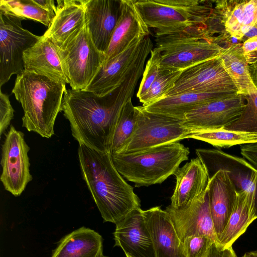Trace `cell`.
Segmentation results:
<instances>
[{"label": "cell", "mask_w": 257, "mask_h": 257, "mask_svg": "<svg viewBox=\"0 0 257 257\" xmlns=\"http://www.w3.org/2000/svg\"><path fill=\"white\" fill-rule=\"evenodd\" d=\"M126 257H132L128 254H125Z\"/></svg>", "instance_id": "43"}, {"label": "cell", "mask_w": 257, "mask_h": 257, "mask_svg": "<svg viewBox=\"0 0 257 257\" xmlns=\"http://www.w3.org/2000/svg\"><path fill=\"white\" fill-rule=\"evenodd\" d=\"M220 58L234 83L238 94L247 95L257 89L251 78L242 44L229 43L224 46Z\"/></svg>", "instance_id": "27"}, {"label": "cell", "mask_w": 257, "mask_h": 257, "mask_svg": "<svg viewBox=\"0 0 257 257\" xmlns=\"http://www.w3.org/2000/svg\"><path fill=\"white\" fill-rule=\"evenodd\" d=\"M245 105L244 95L239 94L213 100L186 113L183 123L194 131L223 128L240 116Z\"/></svg>", "instance_id": "15"}, {"label": "cell", "mask_w": 257, "mask_h": 257, "mask_svg": "<svg viewBox=\"0 0 257 257\" xmlns=\"http://www.w3.org/2000/svg\"><path fill=\"white\" fill-rule=\"evenodd\" d=\"M149 55L145 53L121 85L107 95L99 96L86 90H66L61 111L79 144L110 153L121 111L132 98Z\"/></svg>", "instance_id": "1"}, {"label": "cell", "mask_w": 257, "mask_h": 257, "mask_svg": "<svg viewBox=\"0 0 257 257\" xmlns=\"http://www.w3.org/2000/svg\"><path fill=\"white\" fill-rule=\"evenodd\" d=\"M211 14L206 23L210 35L215 34L222 41L229 43L230 37L243 39L257 24V0L214 1Z\"/></svg>", "instance_id": "10"}, {"label": "cell", "mask_w": 257, "mask_h": 257, "mask_svg": "<svg viewBox=\"0 0 257 257\" xmlns=\"http://www.w3.org/2000/svg\"><path fill=\"white\" fill-rule=\"evenodd\" d=\"M214 241L206 236L186 237L182 241L186 257H205Z\"/></svg>", "instance_id": "34"}, {"label": "cell", "mask_w": 257, "mask_h": 257, "mask_svg": "<svg viewBox=\"0 0 257 257\" xmlns=\"http://www.w3.org/2000/svg\"><path fill=\"white\" fill-rule=\"evenodd\" d=\"M182 72V71L160 70L159 75L149 89L139 99L143 106L148 105L163 98L165 94L174 86Z\"/></svg>", "instance_id": "33"}, {"label": "cell", "mask_w": 257, "mask_h": 257, "mask_svg": "<svg viewBox=\"0 0 257 257\" xmlns=\"http://www.w3.org/2000/svg\"><path fill=\"white\" fill-rule=\"evenodd\" d=\"M137 112L130 98L123 106L117 122L110 154H116L132 135L136 126Z\"/></svg>", "instance_id": "31"}, {"label": "cell", "mask_w": 257, "mask_h": 257, "mask_svg": "<svg viewBox=\"0 0 257 257\" xmlns=\"http://www.w3.org/2000/svg\"><path fill=\"white\" fill-rule=\"evenodd\" d=\"M189 154L188 148L175 142L137 153L111 155L119 173L140 187L163 183L175 174Z\"/></svg>", "instance_id": "4"}, {"label": "cell", "mask_w": 257, "mask_h": 257, "mask_svg": "<svg viewBox=\"0 0 257 257\" xmlns=\"http://www.w3.org/2000/svg\"><path fill=\"white\" fill-rule=\"evenodd\" d=\"M23 60L24 70L69 84L63 70L58 47L43 36L24 52Z\"/></svg>", "instance_id": "24"}, {"label": "cell", "mask_w": 257, "mask_h": 257, "mask_svg": "<svg viewBox=\"0 0 257 257\" xmlns=\"http://www.w3.org/2000/svg\"><path fill=\"white\" fill-rule=\"evenodd\" d=\"M174 175L176 185L171 197L170 205L182 208L200 197L207 190L209 182L206 170L198 158L191 159L179 167Z\"/></svg>", "instance_id": "21"}, {"label": "cell", "mask_w": 257, "mask_h": 257, "mask_svg": "<svg viewBox=\"0 0 257 257\" xmlns=\"http://www.w3.org/2000/svg\"><path fill=\"white\" fill-rule=\"evenodd\" d=\"M246 105L240 116L223 128L235 132L257 134V89L245 95Z\"/></svg>", "instance_id": "32"}, {"label": "cell", "mask_w": 257, "mask_h": 257, "mask_svg": "<svg viewBox=\"0 0 257 257\" xmlns=\"http://www.w3.org/2000/svg\"><path fill=\"white\" fill-rule=\"evenodd\" d=\"M14 110L9 96L0 91V135L2 136L9 126L14 117Z\"/></svg>", "instance_id": "36"}, {"label": "cell", "mask_w": 257, "mask_h": 257, "mask_svg": "<svg viewBox=\"0 0 257 257\" xmlns=\"http://www.w3.org/2000/svg\"><path fill=\"white\" fill-rule=\"evenodd\" d=\"M85 25L100 52H106L121 14V0H83Z\"/></svg>", "instance_id": "17"}, {"label": "cell", "mask_w": 257, "mask_h": 257, "mask_svg": "<svg viewBox=\"0 0 257 257\" xmlns=\"http://www.w3.org/2000/svg\"><path fill=\"white\" fill-rule=\"evenodd\" d=\"M214 40L190 39L156 44L151 57L161 71H183L220 56L224 46Z\"/></svg>", "instance_id": "9"}, {"label": "cell", "mask_w": 257, "mask_h": 257, "mask_svg": "<svg viewBox=\"0 0 257 257\" xmlns=\"http://www.w3.org/2000/svg\"><path fill=\"white\" fill-rule=\"evenodd\" d=\"M208 195L210 213L218 239L234 207L237 193L227 172L217 171L209 179Z\"/></svg>", "instance_id": "22"}, {"label": "cell", "mask_w": 257, "mask_h": 257, "mask_svg": "<svg viewBox=\"0 0 257 257\" xmlns=\"http://www.w3.org/2000/svg\"><path fill=\"white\" fill-rule=\"evenodd\" d=\"M240 150L243 158L257 169V143L241 145Z\"/></svg>", "instance_id": "39"}, {"label": "cell", "mask_w": 257, "mask_h": 257, "mask_svg": "<svg viewBox=\"0 0 257 257\" xmlns=\"http://www.w3.org/2000/svg\"><path fill=\"white\" fill-rule=\"evenodd\" d=\"M0 13L37 21L49 27L55 16L41 8L34 0H0Z\"/></svg>", "instance_id": "30"}, {"label": "cell", "mask_w": 257, "mask_h": 257, "mask_svg": "<svg viewBox=\"0 0 257 257\" xmlns=\"http://www.w3.org/2000/svg\"><path fill=\"white\" fill-rule=\"evenodd\" d=\"M249 196L251 198L246 192L237 194L236 201L228 222L217 239L218 243L224 247L232 246L251 223Z\"/></svg>", "instance_id": "28"}, {"label": "cell", "mask_w": 257, "mask_h": 257, "mask_svg": "<svg viewBox=\"0 0 257 257\" xmlns=\"http://www.w3.org/2000/svg\"><path fill=\"white\" fill-rule=\"evenodd\" d=\"M197 157L204 166L209 179L217 171L227 172L237 194L246 192L250 195V219L257 218V169L245 159L219 149H197Z\"/></svg>", "instance_id": "8"}, {"label": "cell", "mask_w": 257, "mask_h": 257, "mask_svg": "<svg viewBox=\"0 0 257 257\" xmlns=\"http://www.w3.org/2000/svg\"><path fill=\"white\" fill-rule=\"evenodd\" d=\"M66 90L65 83L33 71L17 74L12 93L24 111L23 126L50 138Z\"/></svg>", "instance_id": "3"}, {"label": "cell", "mask_w": 257, "mask_h": 257, "mask_svg": "<svg viewBox=\"0 0 257 257\" xmlns=\"http://www.w3.org/2000/svg\"><path fill=\"white\" fill-rule=\"evenodd\" d=\"M244 55L250 65L257 60V36L249 38L242 44Z\"/></svg>", "instance_id": "37"}, {"label": "cell", "mask_w": 257, "mask_h": 257, "mask_svg": "<svg viewBox=\"0 0 257 257\" xmlns=\"http://www.w3.org/2000/svg\"><path fill=\"white\" fill-rule=\"evenodd\" d=\"M23 20L0 13V86L24 70L23 55L41 38L23 28Z\"/></svg>", "instance_id": "11"}, {"label": "cell", "mask_w": 257, "mask_h": 257, "mask_svg": "<svg viewBox=\"0 0 257 257\" xmlns=\"http://www.w3.org/2000/svg\"><path fill=\"white\" fill-rule=\"evenodd\" d=\"M155 257H186L183 242L165 210L156 206L143 210Z\"/></svg>", "instance_id": "18"}, {"label": "cell", "mask_w": 257, "mask_h": 257, "mask_svg": "<svg viewBox=\"0 0 257 257\" xmlns=\"http://www.w3.org/2000/svg\"><path fill=\"white\" fill-rule=\"evenodd\" d=\"M153 49L149 36L135 41L125 50L104 62L84 90L99 96L109 94L121 85L146 52Z\"/></svg>", "instance_id": "14"}, {"label": "cell", "mask_w": 257, "mask_h": 257, "mask_svg": "<svg viewBox=\"0 0 257 257\" xmlns=\"http://www.w3.org/2000/svg\"><path fill=\"white\" fill-rule=\"evenodd\" d=\"M188 139L207 143L217 148H228L237 145L257 143V134L235 132L224 128L196 131Z\"/></svg>", "instance_id": "29"}, {"label": "cell", "mask_w": 257, "mask_h": 257, "mask_svg": "<svg viewBox=\"0 0 257 257\" xmlns=\"http://www.w3.org/2000/svg\"><path fill=\"white\" fill-rule=\"evenodd\" d=\"M35 3L41 8L49 13L55 16L57 7L53 0H34Z\"/></svg>", "instance_id": "40"}, {"label": "cell", "mask_w": 257, "mask_h": 257, "mask_svg": "<svg viewBox=\"0 0 257 257\" xmlns=\"http://www.w3.org/2000/svg\"><path fill=\"white\" fill-rule=\"evenodd\" d=\"M190 92L237 93L220 56L183 70L174 86L163 97Z\"/></svg>", "instance_id": "12"}, {"label": "cell", "mask_w": 257, "mask_h": 257, "mask_svg": "<svg viewBox=\"0 0 257 257\" xmlns=\"http://www.w3.org/2000/svg\"><path fill=\"white\" fill-rule=\"evenodd\" d=\"M144 22L156 36L176 33L194 26H207L213 1L134 0Z\"/></svg>", "instance_id": "5"}, {"label": "cell", "mask_w": 257, "mask_h": 257, "mask_svg": "<svg viewBox=\"0 0 257 257\" xmlns=\"http://www.w3.org/2000/svg\"><path fill=\"white\" fill-rule=\"evenodd\" d=\"M137 120L134 131L123 146L114 154L137 153L157 146L188 139L196 131L186 126L183 120L147 111L135 106Z\"/></svg>", "instance_id": "6"}, {"label": "cell", "mask_w": 257, "mask_h": 257, "mask_svg": "<svg viewBox=\"0 0 257 257\" xmlns=\"http://www.w3.org/2000/svg\"><path fill=\"white\" fill-rule=\"evenodd\" d=\"M24 134L11 125L2 148L1 181L5 189L15 196L21 195L32 180L28 152Z\"/></svg>", "instance_id": "13"}, {"label": "cell", "mask_w": 257, "mask_h": 257, "mask_svg": "<svg viewBox=\"0 0 257 257\" xmlns=\"http://www.w3.org/2000/svg\"><path fill=\"white\" fill-rule=\"evenodd\" d=\"M102 257H108V256H104V255H103V256H102Z\"/></svg>", "instance_id": "44"}, {"label": "cell", "mask_w": 257, "mask_h": 257, "mask_svg": "<svg viewBox=\"0 0 257 257\" xmlns=\"http://www.w3.org/2000/svg\"><path fill=\"white\" fill-rule=\"evenodd\" d=\"M149 34V27L143 19L135 1L121 0V14L105 53L104 63Z\"/></svg>", "instance_id": "20"}, {"label": "cell", "mask_w": 257, "mask_h": 257, "mask_svg": "<svg viewBox=\"0 0 257 257\" xmlns=\"http://www.w3.org/2000/svg\"><path fill=\"white\" fill-rule=\"evenodd\" d=\"M160 72L159 66L156 61L150 57L143 74V78L137 94L139 99L149 89Z\"/></svg>", "instance_id": "35"}, {"label": "cell", "mask_w": 257, "mask_h": 257, "mask_svg": "<svg viewBox=\"0 0 257 257\" xmlns=\"http://www.w3.org/2000/svg\"><path fill=\"white\" fill-rule=\"evenodd\" d=\"M78 155L82 175L104 222L116 224L141 201L115 168L111 154L79 144Z\"/></svg>", "instance_id": "2"}, {"label": "cell", "mask_w": 257, "mask_h": 257, "mask_svg": "<svg viewBox=\"0 0 257 257\" xmlns=\"http://www.w3.org/2000/svg\"><path fill=\"white\" fill-rule=\"evenodd\" d=\"M103 238L95 230L84 226L64 236L51 257H102Z\"/></svg>", "instance_id": "26"}, {"label": "cell", "mask_w": 257, "mask_h": 257, "mask_svg": "<svg viewBox=\"0 0 257 257\" xmlns=\"http://www.w3.org/2000/svg\"><path fill=\"white\" fill-rule=\"evenodd\" d=\"M237 93H185L162 98L145 106L148 111L183 120L185 115L203 104L233 96Z\"/></svg>", "instance_id": "25"}, {"label": "cell", "mask_w": 257, "mask_h": 257, "mask_svg": "<svg viewBox=\"0 0 257 257\" xmlns=\"http://www.w3.org/2000/svg\"><path fill=\"white\" fill-rule=\"evenodd\" d=\"M58 48L71 89L85 90L103 64L105 54L96 47L86 25Z\"/></svg>", "instance_id": "7"}, {"label": "cell", "mask_w": 257, "mask_h": 257, "mask_svg": "<svg viewBox=\"0 0 257 257\" xmlns=\"http://www.w3.org/2000/svg\"><path fill=\"white\" fill-rule=\"evenodd\" d=\"M165 210L182 242L191 236H206L217 242L210 210L208 188L200 197L187 206L176 209L170 205Z\"/></svg>", "instance_id": "16"}, {"label": "cell", "mask_w": 257, "mask_h": 257, "mask_svg": "<svg viewBox=\"0 0 257 257\" xmlns=\"http://www.w3.org/2000/svg\"><path fill=\"white\" fill-rule=\"evenodd\" d=\"M137 209L117 223L113 232L114 246L132 257H155L152 239L143 215Z\"/></svg>", "instance_id": "19"}, {"label": "cell", "mask_w": 257, "mask_h": 257, "mask_svg": "<svg viewBox=\"0 0 257 257\" xmlns=\"http://www.w3.org/2000/svg\"><path fill=\"white\" fill-rule=\"evenodd\" d=\"M57 12L43 35L58 47L85 26L83 0H58Z\"/></svg>", "instance_id": "23"}, {"label": "cell", "mask_w": 257, "mask_h": 257, "mask_svg": "<svg viewBox=\"0 0 257 257\" xmlns=\"http://www.w3.org/2000/svg\"><path fill=\"white\" fill-rule=\"evenodd\" d=\"M242 257H257V250L247 252Z\"/></svg>", "instance_id": "42"}, {"label": "cell", "mask_w": 257, "mask_h": 257, "mask_svg": "<svg viewBox=\"0 0 257 257\" xmlns=\"http://www.w3.org/2000/svg\"><path fill=\"white\" fill-rule=\"evenodd\" d=\"M205 257H237L232 246L224 247L218 242L211 244Z\"/></svg>", "instance_id": "38"}, {"label": "cell", "mask_w": 257, "mask_h": 257, "mask_svg": "<svg viewBox=\"0 0 257 257\" xmlns=\"http://www.w3.org/2000/svg\"><path fill=\"white\" fill-rule=\"evenodd\" d=\"M248 69L251 78L257 88V60L253 63L248 65Z\"/></svg>", "instance_id": "41"}]
</instances>
